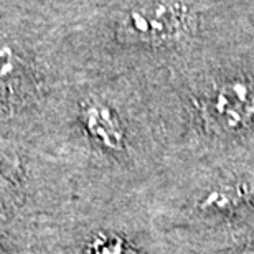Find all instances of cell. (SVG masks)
<instances>
[{
  "label": "cell",
  "instance_id": "obj_1",
  "mask_svg": "<svg viewBox=\"0 0 254 254\" xmlns=\"http://www.w3.org/2000/svg\"><path fill=\"white\" fill-rule=\"evenodd\" d=\"M193 27L189 5L175 2H155L135 8L121 23L119 37L129 42L164 43L184 37Z\"/></svg>",
  "mask_w": 254,
  "mask_h": 254
},
{
  "label": "cell",
  "instance_id": "obj_2",
  "mask_svg": "<svg viewBox=\"0 0 254 254\" xmlns=\"http://www.w3.org/2000/svg\"><path fill=\"white\" fill-rule=\"evenodd\" d=\"M213 118L226 130H241L254 123V81L235 78L223 83L213 94Z\"/></svg>",
  "mask_w": 254,
  "mask_h": 254
},
{
  "label": "cell",
  "instance_id": "obj_3",
  "mask_svg": "<svg viewBox=\"0 0 254 254\" xmlns=\"http://www.w3.org/2000/svg\"><path fill=\"white\" fill-rule=\"evenodd\" d=\"M253 195L254 187L248 182H225V184L213 187L198 200V210L203 213H215V215L231 213L246 205Z\"/></svg>",
  "mask_w": 254,
  "mask_h": 254
},
{
  "label": "cell",
  "instance_id": "obj_4",
  "mask_svg": "<svg viewBox=\"0 0 254 254\" xmlns=\"http://www.w3.org/2000/svg\"><path fill=\"white\" fill-rule=\"evenodd\" d=\"M83 121L89 134L109 150L124 149V130L113 111L103 104H89L84 109Z\"/></svg>",
  "mask_w": 254,
  "mask_h": 254
},
{
  "label": "cell",
  "instance_id": "obj_5",
  "mask_svg": "<svg viewBox=\"0 0 254 254\" xmlns=\"http://www.w3.org/2000/svg\"><path fill=\"white\" fill-rule=\"evenodd\" d=\"M18 78V63L10 50H0V98L15 89Z\"/></svg>",
  "mask_w": 254,
  "mask_h": 254
},
{
  "label": "cell",
  "instance_id": "obj_6",
  "mask_svg": "<svg viewBox=\"0 0 254 254\" xmlns=\"http://www.w3.org/2000/svg\"><path fill=\"white\" fill-rule=\"evenodd\" d=\"M89 254H130V251L121 238H103L91 246Z\"/></svg>",
  "mask_w": 254,
  "mask_h": 254
},
{
  "label": "cell",
  "instance_id": "obj_7",
  "mask_svg": "<svg viewBox=\"0 0 254 254\" xmlns=\"http://www.w3.org/2000/svg\"><path fill=\"white\" fill-rule=\"evenodd\" d=\"M3 180V169H2V162H0V182Z\"/></svg>",
  "mask_w": 254,
  "mask_h": 254
},
{
  "label": "cell",
  "instance_id": "obj_8",
  "mask_svg": "<svg viewBox=\"0 0 254 254\" xmlns=\"http://www.w3.org/2000/svg\"><path fill=\"white\" fill-rule=\"evenodd\" d=\"M0 254H3V251H2V248H0Z\"/></svg>",
  "mask_w": 254,
  "mask_h": 254
}]
</instances>
